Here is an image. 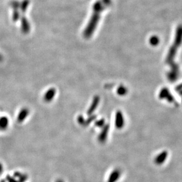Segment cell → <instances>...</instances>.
Returning <instances> with one entry per match:
<instances>
[{
    "instance_id": "cell-1",
    "label": "cell",
    "mask_w": 182,
    "mask_h": 182,
    "mask_svg": "<svg viewBox=\"0 0 182 182\" xmlns=\"http://www.w3.org/2000/svg\"><path fill=\"white\" fill-rule=\"evenodd\" d=\"M121 170L118 169H116L112 171V172L109 175L107 182H116L121 176Z\"/></svg>"
},
{
    "instance_id": "cell-2",
    "label": "cell",
    "mask_w": 182,
    "mask_h": 182,
    "mask_svg": "<svg viewBox=\"0 0 182 182\" xmlns=\"http://www.w3.org/2000/svg\"><path fill=\"white\" fill-rule=\"evenodd\" d=\"M108 131H109V125L107 124L106 125L104 126V128L101 131L100 134H99L98 137V140L99 142L103 143L106 141Z\"/></svg>"
},
{
    "instance_id": "cell-3",
    "label": "cell",
    "mask_w": 182,
    "mask_h": 182,
    "mask_svg": "<svg viewBox=\"0 0 182 182\" xmlns=\"http://www.w3.org/2000/svg\"><path fill=\"white\" fill-rule=\"evenodd\" d=\"M56 91L55 88H51L48 89L44 95V100L47 102H51L54 98L56 95Z\"/></svg>"
},
{
    "instance_id": "cell-4",
    "label": "cell",
    "mask_w": 182,
    "mask_h": 182,
    "mask_svg": "<svg viewBox=\"0 0 182 182\" xmlns=\"http://www.w3.org/2000/svg\"><path fill=\"white\" fill-rule=\"evenodd\" d=\"M99 100H100V98H99L98 96H96L94 97L93 102L88 111V114L89 115H91L92 113L95 111L99 103Z\"/></svg>"
},
{
    "instance_id": "cell-5",
    "label": "cell",
    "mask_w": 182,
    "mask_h": 182,
    "mask_svg": "<svg viewBox=\"0 0 182 182\" xmlns=\"http://www.w3.org/2000/svg\"><path fill=\"white\" fill-rule=\"evenodd\" d=\"M29 113V111L27 108H23L21 110L20 113H19L17 117V121L20 123L23 122Z\"/></svg>"
},
{
    "instance_id": "cell-6",
    "label": "cell",
    "mask_w": 182,
    "mask_h": 182,
    "mask_svg": "<svg viewBox=\"0 0 182 182\" xmlns=\"http://www.w3.org/2000/svg\"><path fill=\"white\" fill-rule=\"evenodd\" d=\"M167 152H163L160 155H158L154 160V162L157 165H160L163 164L167 158Z\"/></svg>"
},
{
    "instance_id": "cell-7",
    "label": "cell",
    "mask_w": 182,
    "mask_h": 182,
    "mask_svg": "<svg viewBox=\"0 0 182 182\" xmlns=\"http://www.w3.org/2000/svg\"><path fill=\"white\" fill-rule=\"evenodd\" d=\"M8 125V120L6 117L0 118V130H5Z\"/></svg>"
},
{
    "instance_id": "cell-8",
    "label": "cell",
    "mask_w": 182,
    "mask_h": 182,
    "mask_svg": "<svg viewBox=\"0 0 182 182\" xmlns=\"http://www.w3.org/2000/svg\"><path fill=\"white\" fill-rule=\"evenodd\" d=\"M122 125V115L120 112H118L116 117V125L118 127H121Z\"/></svg>"
},
{
    "instance_id": "cell-9",
    "label": "cell",
    "mask_w": 182,
    "mask_h": 182,
    "mask_svg": "<svg viewBox=\"0 0 182 182\" xmlns=\"http://www.w3.org/2000/svg\"><path fill=\"white\" fill-rule=\"evenodd\" d=\"M14 175L19 178V182H25L26 180H27V176L26 175H24V174H22L19 172H16Z\"/></svg>"
},
{
    "instance_id": "cell-10",
    "label": "cell",
    "mask_w": 182,
    "mask_h": 182,
    "mask_svg": "<svg viewBox=\"0 0 182 182\" xmlns=\"http://www.w3.org/2000/svg\"><path fill=\"white\" fill-rule=\"evenodd\" d=\"M96 118V117L95 115H91V117L87 120V121H85V123H84V125H88L90 123H91L95 118Z\"/></svg>"
},
{
    "instance_id": "cell-11",
    "label": "cell",
    "mask_w": 182,
    "mask_h": 182,
    "mask_svg": "<svg viewBox=\"0 0 182 182\" xmlns=\"http://www.w3.org/2000/svg\"><path fill=\"white\" fill-rule=\"evenodd\" d=\"M95 125L100 128L104 127L105 125V120L104 119H102L96 121L95 123Z\"/></svg>"
},
{
    "instance_id": "cell-12",
    "label": "cell",
    "mask_w": 182,
    "mask_h": 182,
    "mask_svg": "<svg viewBox=\"0 0 182 182\" xmlns=\"http://www.w3.org/2000/svg\"><path fill=\"white\" fill-rule=\"evenodd\" d=\"M78 122L80 124V125H84V123H85V120L84 118V117H82V116H79V117H78Z\"/></svg>"
},
{
    "instance_id": "cell-13",
    "label": "cell",
    "mask_w": 182,
    "mask_h": 182,
    "mask_svg": "<svg viewBox=\"0 0 182 182\" xmlns=\"http://www.w3.org/2000/svg\"><path fill=\"white\" fill-rule=\"evenodd\" d=\"M7 180H8V182H17L14 178L10 177V176H8L7 177Z\"/></svg>"
},
{
    "instance_id": "cell-14",
    "label": "cell",
    "mask_w": 182,
    "mask_h": 182,
    "mask_svg": "<svg viewBox=\"0 0 182 182\" xmlns=\"http://www.w3.org/2000/svg\"><path fill=\"white\" fill-rule=\"evenodd\" d=\"M3 165L2 164L0 163V174H1L2 172H3Z\"/></svg>"
},
{
    "instance_id": "cell-15",
    "label": "cell",
    "mask_w": 182,
    "mask_h": 182,
    "mask_svg": "<svg viewBox=\"0 0 182 182\" xmlns=\"http://www.w3.org/2000/svg\"><path fill=\"white\" fill-rule=\"evenodd\" d=\"M3 59V56L0 54V62H1Z\"/></svg>"
},
{
    "instance_id": "cell-16",
    "label": "cell",
    "mask_w": 182,
    "mask_h": 182,
    "mask_svg": "<svg viewBox=\"0 0 182 182\" xmlns=\"http://www.w3.org/2000/svg\"><path fill=\"white\" fill-rule=\"evenodd\" d=\"M56 182H63V180H60V179H58V180H57L56 181Z\"/></svg>"
}]
</instances>
